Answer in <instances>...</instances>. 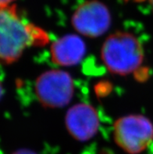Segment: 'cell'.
Listing matches in <instances>:
<instances>
[{
	"label": "cell",
	"instance_id": "obj_1",
	"mask_svg": "<svg viewBox=\"0 0 153 154\" xmlns=\"http://www.w3.org/2000/svg\"><path fill=\"white\" fill-rule=\"evenodd\" d=\"M48 42L45 31L23 20L15 6L0 9V65L17 61L27 47Z\"/></svg>",
	"mask_w": 153,
	"mask_h": 154
},
{
	"label": "cell",
	"instance_id": "obj_2",
	"mask_svg": "<svg viewBox=\"0 0 153 154\" xmlns=\"http://www.w3.org/2000/svg\"><path fill=\"white\" fill-rule=\"evenodd\" d=\"M101 57L111 73L127 75L138 70L143 62V48L138 38L127 32L109 36L101 50Z\"/></svg>",
	"mask_w": 153,
	"mask_h": 154
},
{
	"label": "cell",
	"instance_id": "obj_5",
	"mask_svg": "<svg viewBox=\"0 0 153 154\" xmlns=\"http://www.w3.org/2000/svg\"><path fill=\"white\" fill-rule=\"evenodd\" d=\"M72 24L76 31L90 38L99 37L109 28L111 15L108 8L97 0L82 3L74 12Z\"/></svg>",
	"mask_w": 153,
	"mask_h": 154
},
{
	"label": "cell",
	"instance_id": "obj_7",
	"mask_svg": "<svg viewBox=\"0 0 153 154\" xmlns=\"http://www.w3.org/2000/svg\"><path fill=\"white\" fill-rule=\"evenodd\" d=\"M86 52L82 38L76 35H67L57 39L51 46L52 62L63 66H74L81 62Z\"/></svg>",
	"mask_w": 153,
	"mask_h": 154
},
{
	"label": "cell",
	"instance_id": "obj_11",
	"mask_svg": "<svg viewBox=\"0 0 153 154\" xmlns=\"http://www.w3.org/2000/svg\"><path fill=\"white\" fill-rule=\"evenodd\" d=\"M150 1H151V5H152V6H153V0H150Z\"/></svg>",
	"mask_w": 153,
	"mask_h": 154
},
{
	"label": "cell",
	"instance_id": "obj_6",
	"mask_svg": "<svg viewBox=\"0 0 153 154\" xmlns=\"http://www.w3.org/2000/svg\"><path fill=\"white\" fill-rule=\"evenodd\" d=\"M66 126L74 139L79 141L89 140L98 131L99 118L97 111L91 106L79 103L68 109Z\"/></svg>",
	"mask_w": 153,
	"mask_h": 154
},
{
	"label": "cell",
	"instance_id": "obj_4",
	"mask_svg": "<svg viewBox=\"0 0 153 154\" xmlns=\"http://www.w3.org/2000/svg\"><path fill=\"white\" fill-rule=\"evenodd\" d=\"M74 82L67 72L51 70L41 74L35 82V92L39 102L49 108L63 107L74 96Z\"/></svg>",
	"mask_w": 153,
	"mask_h": 154
},
{
	"label": "cell",
	"instance_id": "obj_8",
	"mask_svg": "<svg viewBox=\"0 0 153 154\" xmlns=\"http://www.w3.org/2000/svg\"><path fill=\"white\" fill-rule=\"evenodd\" d=\"M12 154H37V153L32 150H29V149H19V150L15 151V152H13Z\"/></svg>",
	"mask_w": 153,
	"mask_h": 154
},
{
	"label": "cell",
	"instance_id": "obj_9",
	"mask_svg": "<svg viewBox=\"0 0 153 154\" xmlns=\"http://www.w3.org/2000/svg\"><path fill=\"white\" fill-rule=\"evenodd\" d=\"M14 1V0H0V9L10 6V4Z\"/></svg>",
	"mask_w": 153,
	"mask_h": 154
},
{
	"label": "cell",
	"instance_id": "obj_3",
	"mask_svg": "<svg viewBox=\"0 0 153 154\" xmlns=\"http://www.w3.org/2000/svg\"><path fill=\"white\" fill-rule=\"evenodd\" d=\"M114 139L116 144L128 153H140L152 141L153 125L142 115L121 117L114 125Z\"/></svg>",
	"mask_w": 153,
	"mask_h": 154
},
{
	"label": "cell",
	"instance_id": "obj_10",
	"mask_svg": "<svg viewBox=\"0 0 153 154\" xmlns=\"http://www.w3.org/2000/svg\"><path fill=\"white\" fill-rule=\"evenodd\" d=\"M2 95H3V88H2V83H1V81H0V100H1Z\"/></svg>",
	"mask_w": 153,
	"mask_h": 154
}]
</instances>
